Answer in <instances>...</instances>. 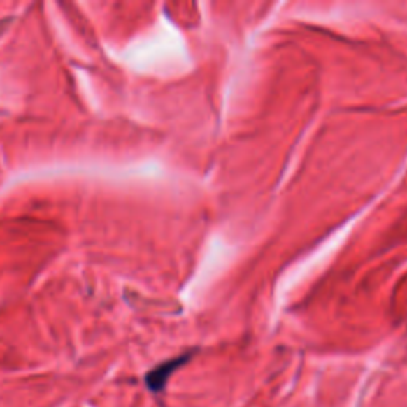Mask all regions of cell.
Listing matches in <instances>:
<instances>
[{"label":"cell","instance_id":"1","mask_svg":"<svg viewBox=\"0 0 407 407\" xmlns=\"http://www.w3.org/2000/svg\"><path fill=\"white\" fill-rule=\"evenodd\" d=\"M188 358H190L188 355H183V357L169 359V362L156 366V368L151 369L147 374V377H145L147 387L155 393L162 392V390H164V387H166L167 380L171 379V376L180 368V366L188 362Z\"/></svg>","mask_w":407,"mask_h":407}]
</instances>
